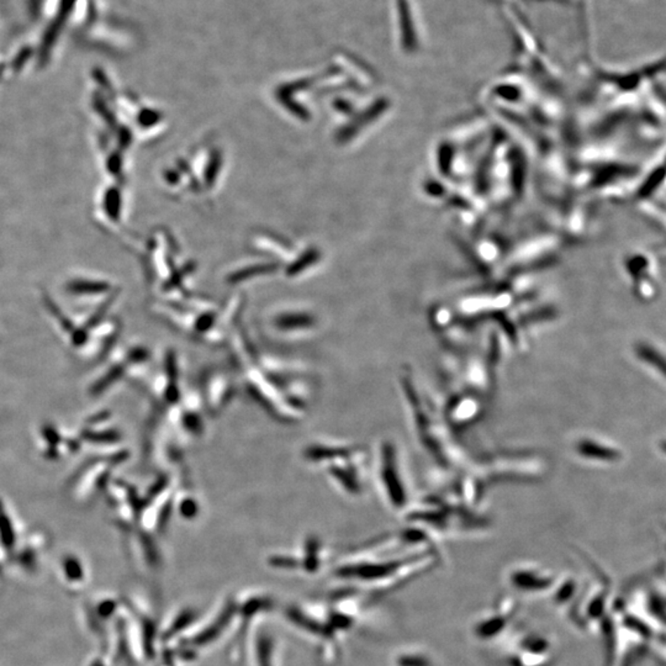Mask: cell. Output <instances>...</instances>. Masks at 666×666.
I'll return each mask as SVG.
<instances>
[{"instance_id":"8fae6325","label":"cell","mask_w":666,"mask_h":666,"mask_svg":"<svg viewBox=\"0 0 666 666\" xmlns=\"http://www.w3.org/2000/svg\"><path fill=\"white\" fill-rule=\"evenodd\" d=\"M560 573L536 563H517L506 573L508 592L518 599H549L558 583Z\"/></svg>"},{"instance_id":"9c48e42d","label":"cell","mask_w":666,"mask_h":666,"mask_svg":"<svg viewBox=\"0 0 666 666\" xmlns=\"http://www.w3.org/2000/svg\"><path fill=\"white\" fill-rule=\"evenodd\" d=\"M375 482L385 505L396 512H406L411 506L410 482L406 477L399 448L384 441L375 456Z\"/></svg>"},{"instance_id":"277c9868","label":"cell","mask_w":666,"mask_h":666,"mask_svg":"<svg viewBox=\"0 0 666 666\" xmlns=\"http://www.w3.org/2000/svg\"><path fill=\"white\" fill-rule=\"evenodd\" d=\"M410 526L421 528L442 543L443 539L466 538L487 533L490 519L461 497L432 495L411 503L405 512Z\"/></svg>"},{"instance_id":"5bb4252c","label":"cell","mask_w":666,"mask_h":666,"mask_svg":"<svg viewBox=\"0 0 666 666\" xmlns=\"http://www.w3.org/2000/svg\"><path fill=\"white\" fill-rule=\"evenodd\" d=\"M633 357L643 369L649 372L661 385H665V357L658 346L641 341L633 347Z\"/></svg>"},{"instance_id":"ba28073f","label":"cell","mask_w":666,"mask_h":666,"mask_svg":"<svg viewBox=\"0 0 666 666\" xmlns=\"http://www.w3.org/2000/svg\"><path fill=\"white\" fill-rule=\"evenodd\" d=\"M616 599L630 615L665 639L666 592L662 565L659 570L630 580L620 594H616Z\"/></svg>"},{"instance_id":"d6986e66","label":"cell","mask_w":666,"mask_h":666,"mask_svg":"<svg viewBox=\"0 0 666 666\" xmlns=\"http://www.w3.org/2000/svg\"><path fill=\"white\" fill-rule=\"evenodd\" d=\"M64 570H66V574L67 576H68V579H82V566H81V564H79V562H78L77 559H67L66 563H64Z\"/></svg>"},{"instance_id":"ac0fdd59","label":"cell","mask_w":666,"mask_h":666,"mask_svg":"<svg viewBox=\"0 0 666 666\" xmlns=\"http://www.w3.org/2000/svg\"><path fill=\"white\" fill-rule=\"evenodd\" d=\"M84 437L87 441L97 442V443H114L120 440V435L116 430H105V432H86Z\"/></svg>"},{"instance_id":"4fadbf2b","label":"cell","mask_w":666,"mask_h":666,"mask_svg":"<svg viewBox=\"0 0 666 666\" xmlns=\"http://www.w3.org/2000/svg\"><path fill=\"white\" fill-rule=\"evenodd\" d=\"M233 383L225 372L211 370L204 376L203 406L210 415H217L230 404L233 396Z\"/></svg>"},{"instance_id":"7402d4cb","label":"cell","mask_w":666,"mask_h":666,"mask_svg":"<svg viewBox=\"0 0 666 666\" xmlns=\"http://www.w3.org/2000/svg\"><path fill=\"white\" fill-rule=\"evenodd\" d=\"M109 415H110L109 412H100V414H97V416H94L90 422H92V423H99V422H103V421H105L107 419H108Z\"/></svg>"},{"instance_id":"7c38bea8","label":"cell","mask_w":666,"mask_h":666,"mask_svg":"<svg viewBox=\"0 0 666 666\" xmlns=\"http://www.w3.org/2000/svg\"><path fill=\"white\" fill-rule=\"evenodd\" d=\"M574 456L591 465H616L623 461V451L604 437L584 435L573 442Z\"/></svg>"},{"instance_id":"52a82bcc","label":"cell","mask_w":666,"mask_h":666,"mask_svg":"<svg viewBox=\"0 0 666 666\" xmlns=\"http://www.w3.org/2000/svg\"><path fill=\"white\" fill-rule=\"evenodd\" d=\"M492 648L505 666H553L558 658V641L553 634L522 618Z\"/></svg>"},{"instance_id":"30bf717a","label":"cell","mask_w":666,"mask_h":666,"mask_svg":"<svg viewBox=\"0 0 666 666\" xmlns=\"http://www.w3.org/2000/svg\"><path fill=\"white\" fill-rule=\"evenodd\" d=\"M521 599L511 592L500 594L489 607L479 615L472 625V633L484 646H494L521 617Z\"/></svg>"},{"instance_id":"3957f363","label":"cell","mask_w":666,"mask_h":666,"mask_svg":"<svg viewBox=\"0 0 666 666\" xmlns=\"http://www.w3.org/2000/svg\"><path fill=\"white\" fill-rule=\"evenodd\" d=\"M548 463L537 451H498L469 459L461 469L458 496L477 508L489 487L510 482H537L547 473Z\"/></svg>"},{"instance_id":"2e32d148","label":"cell","mask_w":666,"mask_h":666,"mask_svg":"<svg viewBox=\"0 0 666 666\" xmlns=\"http://www.w3.org/2000/svg\"><path fill=\"white\" fill-rule=\"evenodd\" d=\"M0 539L6 547H11L15 541V534L13 531L11 519L1 501H0Z\"/></svg>"},{"instance_id":"6da1fadb","label":"cell","mask_w":666,"mask_h":666,"mask_svg":"<svg viewBox=\"0 0 666 666\" xmlns=\"http://www.w3.org/2000/svg\"><path fill=\"white\" fill-rule=\"evenodd\" d=\"M235 351L247 389L271 415L284 422L303 419L310 407L315 381L301 365L259 353L242 339Z\"/></svg>"},{"instance_id":"7a4b0ae2","label":"cell","mask_w":666,"mask_h":666,"mask_svg":"<svg viewBox=\"0 0 666 666\" xmlns=\"http://www.w3.org/2000/svg\"><path fill=\"white\" fill-rule=\"evenodd\" d=\"M401 388L417 440L427 454L444 470H461L470 459L456 441L454 430L441 409L421 388L411 370L401 375Z\"/></svg>"},{"instance_id":"8992f818","label":"cell","mask_w":666,"mask_h":666,"mask_svg":"<svg viewBox=\"0 0 666 666\" xmlns=\"http://www.w3.org/2000/svg\"><path fill=\"white\" fill-rule=\"evenodd\" d=\"M304 458L310 465L322 472L344 495L358 496L364 491L369 453L362 447L315 442L305 448Z\"/></svg>"},{"instance_id":"5b68a950","label":"cell","mask_w":666,"mask_h":666,"mask_svg":"<svg viewBox=\"0 0 666 666\" xmlns=\"http://www.w3.org/2000/svg\"><path fill=\"white\" fill-rule=\"evenodd\" d=\"M581 566L580 586L566 620L576 630L599 638L610 616L615 592L609 575L589 555L576 550Z\"/></svg>"},{"instance_id":"44dd1931","label":"cell","mask_w":666,"mask_h":666,"mask_svg":"<svg viewBox=\"0 0 666 666\" xmlns=\"http://www.w3.org/2000/svg\"><path fill=\"white\" fill-rule=\"evenodd\" d=\"M149 352L146 349H133L130 353V360L131 362H144L146 359L149 358Z\"/></svg>"},{"instance_id":"ffe728a7","label":"cell","mask_w":666,"mask_h":666,"mask_svg":"<svg viewBox=\"0 0 666 666\" xmlns=\"http://www.w3.org/2000/svg\"><path fill=\"white\" fill-rule=\"evenodd\" d=\"M42 433H43V437L46 438V441L48 442V444L56 448L58 442H60V436L57 435L56 430L51 428V427H46V428H43Z\"/></svg>"},{"instance_id":"9a60e30c","label":"cell","mask_w":666,"mask_h":666,"mask_svg":"<svg viewBox=\"0 0 666 666\" xmlns=\"http://www.w3.org/2000/svg\"><path fill=\"white\" fill-rule=\"evenodd\" d=\"M396 666H435L432 656L423 651H405L396 659Z\"/></svg>"},{"instance_id":"e0dca14e","label":"cell","mask_w":666,"mask_h":666,"mask_svg":"<svg viewBox=\"0 0 666 666\" xmlns=\"http://www.w3.org/2000/svg\"><path fill=\"white\" fill-rule=\"evenodd\" d=\"M123 373V367H121V365H116V367H114L113 369H110V372H109L108 374L105 375V376H103L102 379L97 381V384L93 386V394H100L102 391H104L105 388H108L109 385H111L113 384L114 381H116V380H118V378L121 376Z\"/></svg>"}]
</instances>
